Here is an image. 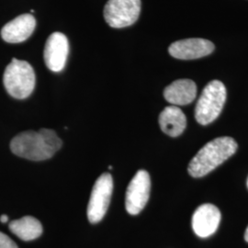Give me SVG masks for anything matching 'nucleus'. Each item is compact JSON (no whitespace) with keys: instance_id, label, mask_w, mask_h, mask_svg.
<instances>
[{"instance_id":"f257e3e1","label":"nucleus","mask_w":248,"mask_h":248,"mask_svg":"<svg viewBox=\"0 0 248 248\" xmlns=\"http://www.w3.org/2000/svg\"><path fill=\"white\" fill-rule=\"evenodd\" d=\"M62 140L50 129L28 131L12 139L10 149L19 157L32 161L49 159L62 147Z\"/></svg>"},{"instance_id":"f03ea898","label":"nucleus","mask_w":248,"mask_h":248,"mask_svg":"<svg viewBox=\"0 0 248 248\" xmlns=\"http://www.w3.org/2000/svg\"><path fill=\"white\" fill-rule=\"evenodd\" d=\"M237 150V143L231 137H220L205 144L188 165V174L202 177L222 165Z\"/></svg>"},{"instance_id":"7ed1b4c3","label":"nucleus","mask_w":248,"mask_h":248,"mask_svg":"<svg viewBox=\"0 0 248 248\" xmlns=\"http://www.w3.org/2000/svg\"><path fill=\"white\" fill-rule=\"evenodd\" d=\"M3 83L11 97L24 99L34 90L35 73L29 62L13 58L5 70Z\"/></svg>"},{"instance_id":"20e7f679","label":"nucleus","mask_w":248,"mask_h":248,"mask_svg":"<svg viewBox=\"0 0 248 248\" xmlns=\"http://www.w3.org/2000/svg\"><path fill=\"white\" fill-rule=\"evenodd\" d=\"M226 89L219 80L211 81L205 88L197 102L196 121L202 125L214 122L222 112L226 101Z\"/></svg>"},{"instance_id":"39448f33","label":"nucleus","mask_w":248,"mask_h":248,"mask_svg":"<svg viewBox=\"0 0 248 248\" xmlns=\"http://www.w3.org/2000/svg\"><path fill=\"white\" fill-rule=\"evenodd\" d=\"M141 0H108L104 18L112 28L122 29L134 24L140 16Z\"/></svg>"},{"instance_id":"423d86ee","label":"nucleus","mask_w":248,"mask_h":248,"mask_svg":"<svg viewBox=\"0 0 248 248\" xmlns=\"http://www.w3.org/2000/svg\"><path fill=\"white\" fill-rule=\"evenodd\" d=\"M113 190V180L110 174L105 173L98 177L93 186L89 205L88 218L91 223L100 222L105 216Z\"/></svg>"},{"instance_id":"0eeeda50","label":"nucleus","mask_w":248,"mask_h":248,"mask_svg":"<svg viewBox=\"0 0 248 248\" xmlns=\"http://www.w3.org/2000/svg\"><path fill=\"white\" fill-rule=\"evenodd\" d=\"M151 180L145 170H139L130 182L125 198L126 211L132 215L142 212L150 196Z\"/></svg>"},{"instance_id":"6e6552de","label":"nucleus","mask_w":248,"mask_h":248,"mask_svg":"<svg viewBox=\"0 0 248 248\" xmlns=\"http://www.w3.org/2000/svg\"><path fill=\"white\" fill-rule=\"evenodd\" d=\"M69 53V44L66 36L53 32L49 36L45 48L46 66L53 72H61L65 66Z\"/></svg>"},{"instance_id":"1a4fd4ad","label":"nucleus","mask_w":248,"mask_h":248,"mask_svg":"<svg viewBox=\"0 0 248 248\" xmlns=\"http://www.w3.org/2000/svg\"><path fill=\"white\" fill-rule=\"evenodd\" d=\"M213 51V43L201 38L180 40L173 43L169 48L170 55L180 60L199 59L211 54Z\"/></svg>"},{"instance_id":"9d476101","label":"nucleus","mask_w":248,"mask_h":248,"mask_svg":"<svg viewBox=\"0 0 248 248\" xmlns=\"http://www.w3.org/2000/svg\"><path fill=\"white\" fill-rule=\"evenodd\" d=\"M221 222V212L213 204L201 205L192 216V228L199 237L207 238L217 231Z\"/></svg>"},{"instance_id":"9b49d317","label":"nucleus","mask_w":248,"mask_h":248,"mask_svg":"<svg viewBox=\"0 0 248 248\" xmlns=\"http://www.w3.org/2000/svg\"><path fill=\"white\" fill-rule=\"evenodd\" d=\"M35 27L36 19L31 14H22L2 28L1 37L9 44H19L32 34Z\"/></svg>"},{"instance_id":"f8f14e48","label":"nucleus","mask_w":248,"mask_h":248,"mask_svg":"<svg viewBox=\"0 0 248 248\" xmlns=\"http://www.w3.org/2000/svg\"><path fill=\"white\" fill-rule=\"evenodd\" d=\"M197 96V86L190 79H178L171 83L164 91V97L173 106L191 103Z\"/></svg>"},{"instance_id":"ddd939ff","label":"nucleus","mask_w":248,"mask_h":248,"mask_svg":"<svg viewBox=\"0 0 248 248\" xmlns=\"http://www.w3.org/2000/svg\"><path fill=\"white\" fill-rule=\"evenodd\" d=\"M159 124L164 133L177 137L186 129V116L177 106L167 107L160 113Z\"/></svg>"},{"instance_id":"4468645a","label":"nucleus","mask_w":248,"mask_h":248,"mask_svg":"<svg viewBox=\"0 0 248 248\" xmlns=\"http://www.w3.org/2000/svg\"><path fill=\"white\" fill-rule=\"evenodd\" d=\"M9 230L23 241L36 239L43 233L42 223L31 216L14 220L9 223Z\"/></svg>"},{"instance_id":"2eb2a0df","label":"nucleus","mask_w":248,"mask_h":248,"mask_svg":"<svg viewBox=\"0 0 248 248\" xmlns=\"http://www.w3.org/2000/svg\"><path fill=\"white\" fill-rule=\"evenodd\" d=\"M0 248H18L16 243L9 236L0 232Z\"/></svg>"},{"instance_id":"dca6fc26","label":"nucleus","mask_w":248,"mask_h":248,"mask_svg":"<svg viewBox=\"0 0 248 248\" xmlns=\"http://www.w3.org/2000/svg\"><path fill=\"white\" fill-rule=\"evenodd\" d=\"M8 221H9L8 215H6V214L1 215V217H0V222H2V223H6Z\"/></svg>"},{"instance_id":"f3484780","label":"nucleus","mask_w":248,"mask_h":248,"mask_svg":"<svg viewBox=\"0 0 248 248\" xmlns=\"http://www.w3.org/2000/svg\"><path fill=\"white\" fill-rule=\"evenodd\" d=\"M245 240L248 243V226L247 230H246V232H245Z\"/></svg>"},{"instance_id":"a211bd4d","label":"nucleus","mask_w":248,"mask_h":248,"mask_svg":"<svg viewBox=\"0 0 248 248\" xmlns=\"http://www.w3.org/2000/svg\"></svg>"}]
</instances>
